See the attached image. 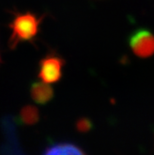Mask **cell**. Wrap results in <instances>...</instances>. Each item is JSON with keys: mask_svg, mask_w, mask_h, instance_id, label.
<instances>
[{"mask_svg": "<svg viewBox=\"0 0 154 155\" xmlns=\"http://www.w3.org/2000/svg\"><path fill=\"white\" fill-rule=\"evenodd\" d=\"M64 63V59L59 56L54 54L47 55L39 63V77L45 83H55L62 77Z\"/></svg>", "mask_w": 154, "mask_h": 155, "instance_id": "3", "label": "cell"}, {"mask_svg": "<svg viewBox=\"0 0 154 155\" xmlns=\"http://www.w3.org/2000/svg\"><path fill=\"white\" fill-rule=\"evenodd\" d=\"M78 129L79 130H86L87 129V120L82 119L78 122Z\"/></svg>", "mask_w": 154, "mask_h": 155, "instance_id": "7", "label": "cell"}, {"mask_svg": "<svg viewBox=\"0 0 154 155\" xmlns=\"http://www.w3.org/2000/svg\"><path fill=\"white\" fill-rule=\"evenodd\" d=\"M39 110L33 105H25L20 111V118L26 125H33L39 121Z\"/></svg>", "mask_w": 154, "mask_h": 155, "instance_id": "6", "label": "cell"}, {"mask_svg": "<svg viewBox=\"0 0 154 155\" xmlns=\"http://www.w3.org/2000/svg\"><path fill=\"white\" fill-rule=\"evenodd\" d=\"M44 155H85V153L73 144L62 143L48 148Z\"/></svg>", "mask_w": 154, "mask_h": 155, "instance_id": "5", "label": "cell"}, {"mask_svg": "<svg viewBox=\"0 0 154 155\" xmlns=\"http://www.w3.org/2000/svg\"><path fill=\"white\" fill-rule=\"evenodd\" d=\"M40 19L32 13H22L15 16L10 28L12 31L10 45L15 47L19 42L33 39L38 33Z\"/></svg>", "mask_w": 154, "mask_h": 155, "instance_id": "1", "label": "cell"}, {"mask_svg": "<svg viewBox=\"0 0 154 155\" xmlns=\"http://www.w3.org/2000/svg\"><path fill=\"white\" fill-rule=\"evenodd\" d=\"M30 94L32 100L36 103L44 105L48 103L54 96V90L50 85L45 82H34L31 85Z\"/></svg>", "mask_w": 154, "mask_h": 155, "instance_id": "4", "label": "cell"}, {"mask_svg": "<svg viewBox=\"0 0 154 155\" xmlns=\"http://www.w3.org/2000/svg\"><path fill=\"white\" fill-rule=\"evenodd\" d=\"M131 50L140 58H148L154 54V34L147 29H138L128 40Z\"/></svg>", "mask_w": 154, "mask_h": 155, "instance_id": "2", "label": "cell"}]
</instances>
